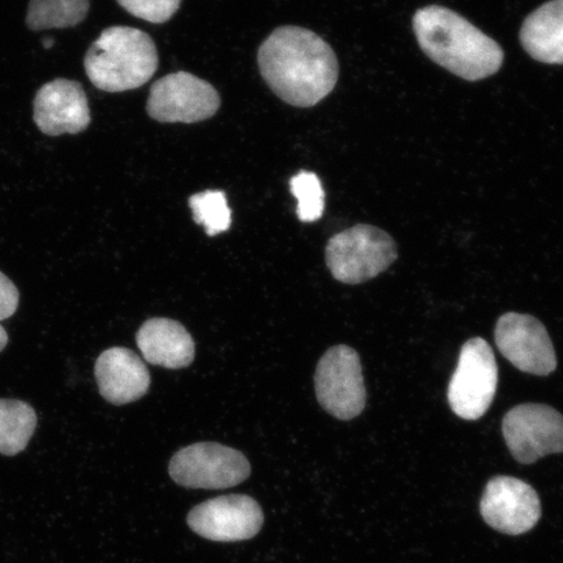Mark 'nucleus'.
Here are the masks:
<instances>
[{
	"instance_id": "obj_21",
	"label": "nucleus",
	"mask_w": 563,
	"mask_h": 563,
	"mask_svg": "<svg viewBox=\"0 0 563 563\" xmlns=\"http://www.w3.org/2000/svg\"><path fill=\"white\" fill-rule=\"evenodd\" d=\"M123 9L152 24H164L178 12L181 0H118Z\"/></svg>"
},
{
	"instance_id": "obj_3",
	"label": "nucleus",
	"mask_w": 563,
	"mask_h": 563,
	"mask_svg": "<svg viewBox=\"0 0 563 563\" xmlns=\"http://www.w3.org/2000/svg\"><path fill=\"white\" fill-rule=\"evenodd\" d=\"M93 86L121 93L144 86L158 69V52L150 34L130 26H111L89 47L84 59Z\"/></svg>"
},
{
	"instance_id": "obj_1",
	"label": "nucleus",
	"mask_w": 563,
	"mask_h": 563,
	"mask_svg": "<svg viewBox=\"0 0 563 563\" xmlns=\"http://www.w3.org/2000/svg\"><path fill=\"white\" fill-rule=\"evenodd\" d=\"M260 73L282 101L312 108L332 93L340 76L336 55L319 34L280 26L258 48Z\"/></svg>"
},
{
	"instance_id": "obj_24",
	"label": "nucleus",
	"mask_w": 563,
	"mask_h": 563,
	"mask_svg": "<svg viewBox=\"0 0 563 563\" xmlns=\"http://www.w3.org/2000/svg\"><path fill=\"white\" fill-rule=\"evenodd\" d=\"M53 45H54V40H53V38H46V40L44 41V46H45L46 48H51Z\"/></svg>"
},
{
	"instance_id": "obj_14",
	"label": "nucleus",
	"mask_w": 563,
	"mask_h": 563,
	"mask_svg": "<svg viewBox=\"0 0 563 563\" xmlns=\"http://www.w3.org/2000/svg\"><path fill=\"white\" fill-rule=\"evenodd\" d=\"M95 375L101 396L111 405L136 402L150 391V371L140 356L129 349L103 351L97 358Z\"/></svg>"
},
{
	"instance_id": "obj_5",
	"label": "nucleus",
	"mask_w": 563,
	"mask_h": 563,
	"mask_svg": "<svg viewBox=\"0 0 563 563\" xmlns=\"http://www.w3.org/2000/svg\"><path fill=\"white\" fill-rule=\"evenodd\" d=\"M498 365L490 344L473 338L463 344L450 379L448 400L456 417L474 421L484 417L496 397Z\"/></svg>"
},
{
	"instance_id": "obj_23",
	"label": "nucleus",
	"mask_w": 563,
	"mask_h": 563,
	"mask_svg": "<svg viewBox=\"0 0 563 563\" xmlns=\"http://www.w3.org/2000/svg\"><path fill=\"white\" fill-rule=\"evenodd\" d=\"M7 343H9V334H7L4 328L0 325V352L5 349Z\"/></svg>"
},
{
	"instance_id": "obj_20",
	"label": "nucleus",
	"mask_w": 563,
	"mask_h": 563,
	"mask_svg": "<svg viewBox=\"0 0 563 563\" xmlns=\"http://www.w3.org/2000/svg\"><path fill=\"white\" fill-rule=\"evenodd\" d=\"M291 192L298 200L297 214L301 222L319 221L325 210V192L319 176L300 172L290 181Z\"/></svg>"
},
{
	"instance_id": "obj_16",
	"label": "nucleus",
	"mask_w": 563,
	"mask_h": 563,
	"mask_svg": "<svg viewBox=\"0 0 563 563\" xmlns=\"http://www.w3.org/2000/svg\"><path fill=\"white\" fill-rule=\"evenodd\" d=\"M520 42L528 55L547 65H563V0H551L525 20Z\"/></svg>"
},
{
	"instance_id": "obj_15",
	"label": "nucleus",
	"mask_w": 563,
	"mask_h": 563,
	"mask_svg": "<svg viewBox=\"0 0 563 563\" xmlns=\"http://www.w3.org/2000/svg\"><path fill=\"white\" fill-rule=\"evenodd\" d=\"M137 347L147 363L167 369H180L195 361L191 334L178 321L152 319L143 323L136 335Z\"/></svg>"
},
{
	"instance_id": "obj_13",
	"label": "nucleus",
	"mask_w": 563,
	"mask_h": 563,
	"mask_svg": "<svg viewBox=\"0 0 563 563\" xmlns=\"http://www.w3.org/2000/svg\"><path fill=\"white\" fill-rule=\"evenodd\" d=\"M33 119L47 136L76 135L90 124V109L81 84L56 79L45 84L34 98Z\"/></svg>"
},
{
	"instance_id": "obj_2",
	"label": "nucleus",
	"mask_w": 563,
	"mask_h": 563,
	"mask_svg": "<svg viewBox=\"0 0 563 563\" xmlns=\"http://www.w3.org/2000/svg\"><path fill=\"white\" fill-rule=\"evenodd\" d=\"M412 24L428 58L464 80L487 79L503 67L504 52L497 42L445 7L419 10Z\"/></svg>"
},
{
	"instance_id": "obj_18",
	"label": "nucleus",
	"mask_w": 563,
	"mask_h": 563,
	"mask_svg": "<svg viewBox=\"0 0 563 563\" xmlns=\"http://www.w3.org/2000/svg\"><path fill=\"white\" fill-rule=\"evenodd\" d=\"M89 0H31L26 24L34 32L80 24L89 12Z\"/></svg>"
},
{
	"instance_id": "obj_6",
	"label": "nucleus",
	"mask_w": 563,
	"mask_h": 563,
	"mask_svg": "<svg viewBox=\"0 0 563 563\" xmlns=\"http://www.w3.org/2000/svg\"><path fill=\"white\" fill-rule=\"evenodd\" d=\"M168 473L176 484L191 489H228L251 475V464L238 450L216 442H200L179 450Z\"/></svg>"
},
{
	"instance_id": "obj_19",
	"label": "nucleus",
	"mask_w": 563,
	"mask_h": 563,
	"mask_svg": "<svg viewBox=\"0 0 563 563\" xmlns=\"http://www.w3.org/2000/svg\"><path fill=\"white\" fill-rule=\"evenodd\" d=\"M196 223L206 228L209 236H216L231 227V210L222 191H206L189 199Z\"/></svg>"
},
{
	"instance_id": "obj_9",
	"label": "nucleus",
	"mask_w": 563,
	"mask_h": 563,
	"mask_svg": "<svg viewBox=\"0 0 563 563\" xmlns=\"http://www.w3.org/2000/svg\"><path fill=\"white\" fill-rule=\"evenodd\" d=\"M503 434L519 463L563 453V417L553 407L538 404L511 408L503 420Z\"/></svg>"
},
{
	"instance_id": "obj_10",
	"label": "nucleus",
	"mask_w": 563,
	"mask_h": 563,
	"mask_svg": "<svg viewBox=\"0 0 563 563\" xmlns=\"http://www.w3.org/2000/svg\"><path fill=\"white\" fill-rule=\"evenodd\" d=\"M495 338L498 350L519 371L548 376L558 368L551 336L532 316L505 313L497 321Z\"/></svg>"
},
{
	"instance_id": "obj_8",
	"label": "nucleus",
	"mask_w": 563,
	"mask_h": 563,
	"mask_svg": "<svg viewBox=\"0 0 563 563\" xmlns=\"http://www.w3.org/2000/svg\"><path fill=\"white\" fill-rule=\"evenodd\" d=\"M220 106L211 84L189 73H175L153 84L146 110L159 123H199L213 118Z\"/></svg>"
},
{
	"instance_id": "obj_11",
	"label": "nucleus",
	"mask_w": 563,
	"mask_h": 563,
	"mask_svg": "<svg viewBox=\"0 0 563 563\" xmlns=\"http://www.w3.org/2000/svg\"><path fill=\"white\" fill-rule=\"evenodd\" d=\"M187 522L203 539L234 543L255 538L264 525V514L252 497L230 495L197 505Z\"/></svg>"
},
{
	"instance_id": "obj_12",
	"label": "nucleus",
	"mask_w": 563,
	"mask_h": 563,
	"mask_svg": "<svg viewBox=\"0 0 563 563\" xmlns=\"http://www.w3.org/2000/svg\"><path fill=\"white\" fill-rule=\"evenodd\" d=\"M482 516L492 528L506 534L531 531L541 517L537 490L510 476L490 478L481 501Z\"/></svg>"
},
{
	"instance_id": "obj_7",
	"label": "nucleus",
	"mask_w": 563,
	"mask_h": 563,
	"mask_svg": "<svg viewBox=\"0 0 563 563\" xmlns=\"http://www.w3.org/2000/svg\"><path fill=\"white\" fill-rule=\"evenodd\" d=\"M316 396L328 413L340 420H352L364 411L367 404L361 357L354 349L332 347L317 364Z\"/></svg>"
},
{
	"instance_id": "obj_4",
	"label": "nucleus",
	"mask_w": 563,
	"mask_h": 563,
	"mask_svg": "<svg viewBox=\"0 0 563 563\" xmlns=\"http://www.w3.org/2000/svg\"><path fill=\"white\" fill-rule=\"evenodd\" d=\"M398 257L397 244L382 229L357 224L330 239L325 258L330 273L346 285H358L389 269Z\"/></svg>"
},
{
	"instance_id": "obj_22",
	"label": "nucleus",
	"mask_w": 563,
	"mask_h": 563,
	"mask_svg": "<svg viewBox=\"0 0 563 563\" xmlns=\"http://www.w3.org/2000/svg\"><path fill=\"white\" fill-rule=\"evenodd\" d=\"M20 294L13 282L0 272V321L10 319L18 311Z\"/></svg>"
},
{
	"instance_id": "obj_17",
	"label": "nucleus",
	"mask_w": 563,
	"mask_h": 563,
	"mask_svg": "<svg viewBox=\"0 0 563 563\" xmlns=\"http://www.w3.org/2000/svg\"><path fill=\"white\" fill-rule=\"evenodd\" d=\"M37 427L31 405L16 399H0V454L13 456L24 452Z\"/></svg>"
}]
</instances>
